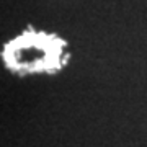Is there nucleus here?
Masks as SVG:
<instances>
[{
	"label": "nucleus",
	"instance_id": "1",
	"mask_svg": "<svg viewBox=\"0 0 147 147\" xmlns=\"http://www.w3.org/2000/svg\"><path fill=\"white\" fill-rule=\"evenodd\" d=\"M65 46L67 42L57 34L28 28L3 46L2 59L11 72L20 75L56 74L69 61Z\"/></svg>",
	"mask_w": 147,
	"mask_h": 147
}]
</instances>
